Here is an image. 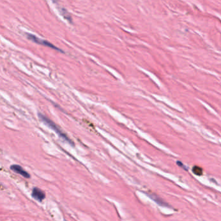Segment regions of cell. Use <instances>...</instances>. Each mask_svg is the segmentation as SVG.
<instances>
[{
    "mask_svg": "<svg viewBox=\"0 0 221 221\" xmlns=\"http://www.w3.org/2000/svg\"><path fill=\"white\" fill-rule=\"evenodd\" d=\"M38 117L40 118V120L42 121V122L46 124L47 125H48L49 127L52 129L53 130H54L55 132L58 134L60 137H61L62 139H63L64 140H65L66 142H67L68 143L70 144L71 145H74L73 142H72V140L68 137V136L63 132V131H62L60 128L55 123H54L53 122L52 120H51L50 119H49L47 117H46L45 116H44V114H41V113H38Z\"/></svg>",
    "mask_w": 221,
    "mask_h": 221,
    "instance_id": "cell-1",
    "label": "cell"
},
{
    "mask_svg": "<svg viewBox=\"0 0 221 221\" xmlns=\"http://www.w3.org/2000/svg\"><path fill=\"white\" fill-rule=\"evenodd\" d=\"M147 195H148L151 199L153 200L154 201H155L157 204H158L160 206H168V204H167L164 201H163V200L159 197L156 195L155 194H149V193H147Z\"/></svg>",
    "mask_w": 221,
    "mask_h": 221,
    "instance_id": "cell-5",
    "label": "cell"
},
{
    "mask_svg": "<svg viewBox=\"0 0 221 221\" xmlns=\"http://www.w3.org/2000/svg\"><path fill=\"white\" fill-rule=\"evenodd\" d=\"M26 34H27V38L29 40L34 42V43H36V44H39V45H44V46H46V47H50V48H52V49H55L56 51H59L60 52H63V51H62L59 48H58V47H56L53 44H52L51 43H50V42L48 41H46V40H42V39L38 38V37H36V36H34L33 34H29V33H27Z\"/></svg>",
    "mask_w": 221,
    "mask_h": 221,
    "instance_id": "cell-2",
    "label": "cell"
},
{
    "mask_svg": "<svg viewBox=\"0 0 221 221\" xmlns=\"http://www.w3.org/2000/svg\"><path fill=\"white\" fill-rule=\"evenodd\" d=\"M32 197L38 202H42L45 198V193L42 189L34 188L32 191Z\"/></svg>",
    "mask_w": 221,
    "mask_h": 221,
    "instance_id": "cell-3",
    "label": "cell"
},
{
    "mask_svg": "<svg viewBox=\"0 0 221 221\" xmlns=\"http://www.w3.org/2000/svg\"><path fill=\"white\" fill-rule=\"evenodd\" d=\"M192 171H193L194 174H195L196 175H198V176L202 175V173H203V171H202V168L198 167V166H194L193 167Z\"/></svg>",
    "mask_w": 221,
    "mask_h": 221,
    "instance_id": "cell-6",
    "label": "cell"
},
{
    "mask_svg": "<svg viewBox=\"0 0 221 221\" xmlns=\"http://www.w3.org/2000/svg\"><path fill=\"white\" fill-rule=\"evenodd\" d=\"M10 170H13L14 172L18 173V174H19L20 175H22L24 178H29L31 177L30 175L29 174V173L26 171L22 166H20L19 165H16V164L12 165L10 167Z\"/></svg>",
    "mask_w": 221,
    "mask_h": 221,
    "instance_id": "cell-4",
    "label": "cell"
}]
</instances>
